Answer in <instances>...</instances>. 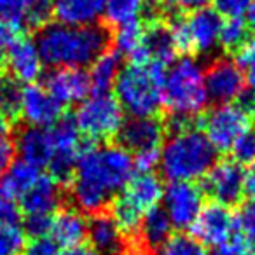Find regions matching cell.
<instances>
[{
  "mask_svg": "<svg viewBox=\"0 0 255 255\" xmlns=\"http://www.w3.org/2000/svg\"><path fill=\"white\" fill-rule=\"evenodd\" d=\"M164 184L159 175L152 173H135V177L129 180L126 189L123 191V198L129 201L136 210L142 213L156 208L163 201Z\"/></svg>",
  "mask_w": 255,
  "mask_h": 255,
  "instance_id": "obj_23",
  "label": "cell"
},
{
  "mask_svg": "<svg viewBox=\"0 0 255 255\" xmlns=\"http://www.w3.org/2000/svg\"><path fill=\"white\" fill-rule=\"evenodd\" d=\"M135 168L138 173H152L159 166V150H150V152H142L133 156Z\"/></svg>",
  "mask_w": 255,
  "mask_h": 255,
  "instance_id": "obj_43",
  "label": "cell"
},
{
  "mask_svg": "<svg viewBox=\"0 0 255 255\" xmlns=\"http://www.w3.org/2000/svg\"><path fill=\"white\" fill-rule=\"evenodd\" d=\"M46 88L61 105L81 103L91 93L88 72L84 68H54L46 79Z\"/></svg>",
  "mask_w": 255,
  "mask_h": 255,
  "instance_id": "obj_18",
  "label": "cell"
},
{
  "mask_svg": "<svg viewBox=\"0 0 255 255\" xmlns=\"http://www.w3.org/2000/svg\"><path fill=\"white\" fill-rule=\"evenodd\" d=\"M89 247L100 255H124L126 240L110 213H96L88 222Z\"/></svg>",
  "mask_w": 255,
  "mask_h": 255,
  "instance_id": "obj_21",
  "label": "cell"
},
{
  "mask_svg": "<svg viewBox=\"0 0 255 255\" xmlns=\"http://www.w3.org/2000/svg\"><path fill=\"white\" fill-rule=\"evenodd\" d=\"M163 105L171 116L192 119L208 105L205 68L196 58L182 56L166 68L163 84Z\"/></svg>",
  "mask_w": 255,
  "mask_h": 255,
  "instance_id": "obj_5",
  "label": "cell"
},
{
  "mask_svg": "<svg viewBox=\"0 0 255 255\" xmlns=\"http://www.w3.org/2000/svg\"><path fill=\"white\" fill-rule=\"evenodd\" d=\"M136 173L133 156L114 143L82 147L70 180V198L81 213H102Z\"/></svg>",
  "mask_w": 255,
  "mask_h": 255,
  "instance_id": "obj_1",
  "label": "cell"
},
{
  "mask_svg": "<svg viewBox=\"0 0 255 255\" xmlns=\"http://www.w3.org/2000/svg\"><path fill=\"white\" fill-rule=\"evenodd\" d=\"M250 40V26L245 18L226 19L220 30L219 46L227 53L238 54Z\"/></svg>",
  "mask_w": 255,
  "mask_h": 255,
  "instance_id": "obj_31",
  "label": "cell"
},
{
  "mask_svg": "<svg viewBox=\"0 0 255 255\" xmlns=\"http://www.w3.org/2000/svg\"><path fill=\"white\" fill-rule=\"evenodd\" d=\"M51 4L56 21L72 26H91L103 16L105 0H53Z\"/></svg>",
  "mask_w": 255,
  "mask_h": 255,
  "instance_id": "obj_25",
  "label": "cell"
},
{
  "mask_svg": "<svg viewBox=\"0 0 255 255\" xmlns=\"http://www.w3.org/2000/svg\"><path fill=\"white\" fill-rule=\"evenodd\" d=\"M217 163V150L194 124L171 131L159 150V170L170 182H194Z\"/></svg>",
  "mask_w": 255,
  "mask_h": 255,
  "instance_id": "obj_3",
  "label": "cell"
},
{
  "mask_svg": "<svg viewBox=\"0 0 255 255\" xmlns=\"http://www.w3.org/2000/svg\"><path fill=\"white\" fill-rule=\"evenodd\" d=\"M21 210L16 205L14 199L7 198L0 192V227L5 226H18Z\"/></svg>",
  "mask_w": 255,
  "mask_h": 255,
  "instance_id": "obj_40",
  "label": "cell"
},
{
  "mask_svg": "<svg viewBox=\"0 0 255 255\" xmlns=\"http://www.w3.org/2000/svg\"><path fill=\"white\" fill-rule=\"evenodd\" d=\"M19 116L32 128H51L63 117V105L46 86L26 84L21 89Z\"/></svg>",
  "mask_w": 255,
  "mask_h": 255,
  "instance_id": "obj_15",
  "label": "cell"
},
{
  "mask_svg": "<svg viewBox=\"0 0 255 255\" xmlns=\"http://www.w3.org/2000/svg\"><path fill=\"white\" fill-rule=\"evenodd\" d=\"M208 255H255V241L234 234L229 241H226L220 247H215Z\"/></svg>",
  "mask_w": 255,
  "mask_h": 255,
  "instance_id": "obj_38",
  "label": "cell"
},
{
  "mask_svg": "<svg viewBox=\"0 0 255 255\" xmlns=\"http://www.w3.org/2000/svg\"><path fill=\"white\" fill-rule=\"evenodd\" d=\"M40 177L39 170L21 159H16L0 178V192L11 199H21Z\"/></svg>",
  "mask_w": 255,
  "mask_h": 255,
  "instance_id": "obj_27",
  "label": "cell"
},
{
  "mask_svg": "<svg viewBox=\"0 0 255 255\" xmlns=\"http://www.w3.org/2000/svg\"><path fill=\"white\" fill-rule=\"evenodd\" d=\"M123 70V58L116 51H105L91 63L89 70V82L91 91L95 93H110L117 77Z\"/></svg>",
  "mask_w": 255,
  "mask_h": 255,
  "instance_id": "obj_28",
  "label": "cell"
},
{
  "mask_svg": "<svg viewBox=\"0 0 255 255\" xmlns=\"http://www.w3.org/2000/svg\"><path fill=\"white\" fill-rule=\"evenodd\" d=\"M53 136L54 154L49 163L51 177L58 182H70L74 177L75 164H77L79 154L82 150L81 145V133L75 126L74 119L61 117L56 124L49 128Z\"/></svg>",
  "mask_w": 255,
  "mask_h": 255,
  "instance_id": "obj_10",
  "label": "cell"
},
{
  "mask_svg": "<svg viewBox=\"0 0 255 255\" xmlns=\"http://www.w3.org/2000/svg\"><path fill=\"white\" fill-rule=\"evenodd\" d=\"M203 191L215 203L233 206L245 194V170L233 159L217 161L203 178Z\"/></svg>",
  "mask_w": 255,
  "mask_h": 255,
  "instance_id": "obj_12",
  "label": "cell"
},
{
  "mask_svg": "<svg viewBox=\"0 0 255 255\" xmlns=\"http://www.w3.org/2000/svg\"><path fill=\"white\" fill-rule=\"evenodd\" d=\"M177 51L178 49L173 40V35H171L170 25L152 23L147 28H143L142 61H149V63H157L166 67L168 63L173 61Z\"/></svg>",
  "mask_w": 255,
  "mask_h": 255,
  "instance_id": "obj_24",
  "label": "cell"
},
{
  "mask_svg": "<svg viewBox=\"0 0 255 255\" xmlns=\"http://www.w3.org/2000/svg\"><path fill=\"white\" fill-rule=\"evenodd\" d=\"M49 238L65 250L82 245L88 238V220L75 208L58 210L51 220Z\"/></svg>",
  "mask_w": 255,
  "mask_h": 255,
  "instance_id": "obj_22",
  "label": "cell"
},
{
  "mask_svg": "<svg viewBox=\"0 0 255 255\" xmlns=\"http://www.w3.org/2000/svg\"><path fill=\"white\" fill-rule=\"evenodd\" d=\"M51 220L53 217H44V215H32L25 219V233L33 238H44L49 236L51 231Z\"/></svg>",
  "mask_w": 255,
  "mask_h": 255,
  "instance_id": "obj_42",
  "label": "cell"
},
{
  "mask_svg": "<svg viewBox=\"0 0 255 255\" xmlns=\"http://www.w3.org/2000/svg\"><path fill=\"white\" fill-rule=\"evenodd\" d=\"M53 14L51 0H0V21L9 28H42Z\"/></svg>",
  "mask_w": 255,
  "mask_h": 255,
  "instance_id": "obj_16",
  "label": "cell"
},
{
  "mask_svg": "<svg viewBox=\"0 0 255 255\" xmlns=\"http://www.w3.org/2000/svg\"><path fill=\"white\" fill-rule=\"evenodd\" d=\"M25 247V231L18 226L0 227V255H21Z\"/></svg>",
  "mask_w": 255,
  "mask_h": 255,
  "instance_id": "obj_35",
  "label": "cell"
},
{
  "mask_svg": "<svg viewBox=\"0 0 255 255\" xmlns=\"http://www.w3.org/2000/svg\"><path fill=\"white\" fill-rule=\"evenodd\" d=\"M203 206V189L194 182H170V185L164 187L163 210L175 229H192Z\"/></svg>",
  "mask_w": 255,
  "mask_h": 255,
  "instance_id": "obj_9",
  "label": "cell"
},
{
  "mask_svg": "<svg viewBox=\"0 0 255 255\" xmlns=\"http://www.w3.org/2000/svg\"><path fill=\"white\" fill-rule=\"evenodd\" d=\"M9 129H11V121L0 112V138H7Z\"/></svg>",
  "mask_w": 255,
  "mask_h": 255,
  "instance_id": "obj_51",
  "label": "cell"
},
{
  "mask_svg": "<svg viewBox=\"0 0 255 255\" xmlns=\"http://www.w3.org/2000/svg\"><path fill=\"white\" fill-rule=\"evenodd\" d=\"M240 67H250V65L255 63V37L254 39L248 40V44L243 47V49L238 53V61H236Z\"/></svg>",
  "mask_w": 255,
  "mask_h": 255,
  "instance_id": "obj_45",
  "label": "cell"
},
{
  "mask_svg": "<svg viewBox=\"0 0 255 255\" xmlns=\"http://www.w3.org/2000/svg\"><path fill=\"white\" fill-rule=\"evenodd\" d=\"M74 123L81 136L102 142L117 136L124 124V112L110 93H93L75 109Z\"/></svg>",
  "mask_w": 255,
  "mask_h": 255,
  "instance_id": "obj_6",
  "label": "cell"
},
{
  "mask_svg": "<svg viewBox=\"0 0 255 255\" xmlns=\"http://www.w3.org/2000/svg\"><path fill=\"white\" fill-rule=\"evenodd\" d=\"M245 194L250 196V199H255V164L245 171Z\"/></svg>",
  "mask_w": 255,
  "mask_h": 255,
  "instance_id": "obj_48",
  "label": "cell"
},
{
  "mask_svg": "<svg viewBox=\"0 0 255 255\" xmlns=\"http://www.w3.org/2000/svg\"><path fill=\"white\" fill-rule=\"evenodd\" d=\"M157 255H208L205 245H201L194 236L178 233L170 236V240L157 250Z\"/></svg>",
  "mask_w": 255,
  "mask_h": 255,
  "instance_id": "obj_34",
  "label": "cell"
},
{
  "mask_svg": "<svg viewBox=\"0 0 255 255\" xmlns=\"http://www.w3.org/2000/svg\"><path fill=\"white\" fill-rule=\"evenodd\" d=\"M114 51L121 58L126 56L131 63L142 61V44H143V26L140 23H131L116 28L112 37Z\"/></svg>",
  "mask_w": 255,
  "mask_h": 255,
  "instance_id": "obj_30",
  "label": "cell"
},
{
  "mask_svg": "<svg viewBox=\"0 0 255 255\" xmlns=\"http://www.w3.org/2000/svg\"><path fill=\"white\" fill-rule=\"evenodd\" d=\"M5 65H7L9 77L16 82L35 84L44 70L42 58L37 49L35 40L28 37H16L5 51Z\"/></svg>",
  "mask_w": 255,
  "mask_h": 255,
  "instance_id": "obj_17",
  "label": "cell"
},
{
  "mask_svg": "<svg viewBox=\"0 0 255 255\" xmlns=\"http://www.w3.org/2000/svg\"><path fill=\"white\" fill-rule=\"evenodd\" d=\"M171 229H173V226H171L170 219H168V215L164 213L163 208L156 206V208L143 213L138 233H136L140 234L143 255H149L152 252L159 250L170 240Z\"/></svg>",
  "mask_w": 255,
  "mask_h": 255,
  "instance_id": "obj_26",
  "label": "cell"
},
{
  "mask_svg": "<svg viewBox=\"0 0 255 255\" xmlns=\"http://www.w3.org/2000/svg\"><path fill=\"white\" fill-rule=\"evenodd\" d=\"M233 152V161H236L238 164H255V128H250L247 133L238 138V142L231 149Z\"/></svg>",
  "mask_w": 255,
  "mask_h": 255,
  "instance_id": "obj_36",
  "label": "cell"
},
{
  "mask_svg": "<svg viewBox=\"0 0 255 255\" xmlns=\"http://www.w3.org/2000/svg\"><path fill=\"white\" fill-rule=\"evenodd\" d=\"M215 9L213 11L226 19L245 18L254 7L255 0H212Z\"/></svg>",
  "mask_w": 255,
  "mask_h": 255,
  "instance_id": "obj_37",
  "label": "cell"
},
{
  "mask_svg": "<svg viewBox=\"0 0 255 255\" xmlns=\"http://www.w3.org/2000/svg\"><path fill=\"white\" fill-rule=\"evenodd\" d=\"M224 19L213 9L205 7L189 12L187 18H177L170 25L178 51L210 54L219 46Z\"/></svg>",
  "mask_w": 255,
  "mask_h": 255,
  "instance_id": "obj_7",
  "label": "cell"
},
{
  "mask_svg": "<svg viewBox=\"0 0 255 255\" xmlns=\"http://www.w3.org/2000/svg\"><path fill=\"white\" fill-rule=\"evenodd\" d=\"M58 255H100L96 250H93L89 245H77V247H72V248H65L63 252H60Z\"/></svg>",
  "mask_w": 255,
  "mask_h": 255,
  "instance_id": "obj_49",
  "label": "cell"
},
{
  "mask_svg": "<svg viewBox=\"0 0 255 255\" xmlns=\"http://www.w3.org/2000/svg\"><path fill=\"white\" fill-rule=\"evenodd\" d=\"M254 119L255 116L241 102L215 105L203 117L201 131L217 152H226L233 149L238 138L250 129Z\"/></svg>",
  "mask_w": 255,
  "mask_h": 255,
  "instance_id": "obj_8",
  "label": "cell"
},
{
  "mask_svg": "<svg viewBox=\"0 0 255 255\" xmlns=\"http://www.w3.org/2000/svg\"><path fill=\"white\" fill-rule=\"evenodd\" d=\"M14 39H16L14 30L9 28L7 25H4V23L0 21V54L7 51V47L11 46Z\"/></svg>",
  "mask_w": 255,
  "mask_h": 255,
  "instance_id": "obj_47",
  "label": "cell"
},
{
  "mask_svg": "<svg viewBox=\"0 0 255 255\" xmlns=\"http://www.w3.org/2000/svg\"><path fill=\"white\" fill-rule=\"evenodd\" d=\"M205 88L208 100L217 105L236 103L247 91L241 67L233 60H215L205 70Z\"/></svg>",
  "mask_w": 255,
  "mask_h": 255,
  "instance_id": "obj_11",
  "label": "cell"
},
{
  "mask_svg": "<svg viewBox=\"0 0 255 255\" xmlns=\"http://www.w3.org/2000/svg\"><path fill=\"white\" fill-rule=\"evenodd\" d=\"M147 9V0H105L103 16L114 28L131 23H140V18Z\"/></svg>",
  "mask_w": 255,
  "mask_h": 255,
  "instance_id": "obj_29",
  "label": "cell"
},
{
  "mask_svg": "<svg viewBox=\"0 0 255 255\" xmlns=\"http://www.w3.org/2000/svg\"><path fill=\"white\" fill-rule=\"evenodd\" d=\"M21 89L23 88H19V82H16L14 79L0 75V112L9 121L19 116Z\"/></svg>",
  "mask_w": 255,
  "mask_h": 255,
  "instance_id": "obj_33",
  "label": "cell"
},
{
  "mask_svg": "<svg viewBox=\"0 0 255 255\" xmlns=\"http://www.w3.org/2000/svg\"><path fill=\"white\" fill-rule=\"evenodd\" d=\"M194 238L201 245L220 247L234 236L236 231V215L220 203L210 201L203 206L198 220L192 226Z\"/></svg>",
  "mask_w": 255,
  "mask_h": 255,
  "instance_id": "obj_13",
  "label": "cell"
},
{
  "mask_svg": "<svg viewBox=\"0 0 255 255\" xmlns=\"http://www.w3.org/2000/svg\"><path fill=\"white\" fill-rule=\"evenodd\" d=\"M248 26H250V30H254L255 32V4H254V7L250 9V12H248Z\"/></svg>",
  "mask_w": 255,
  "mask_h": 255,
  "instance_id": "obj_52",
  "label": "cell"
},
{
  "mask_svg": "<svg viewBox=\"0 0 255 255\" xmlns=\"http://www.w3.org/2000/svg\"><path fill=\"white\" fill-rule=\"evenodd\" d=\"M178 9L182 11H187V12H194L199 11V9H205L208 7V4L212 0H171Z\"/></svg>",
  "mask_w": 255,
  "mask_h": 255,
  "instance_id": "obj_46",
  "label": "cell"
},
{
  "mask_svg": "<svg viewBox=\"0 0 255 255\" xmlns=\"http://www.w3.org/2000/svg\"><path fill=\"white\" fill-rule=\"evenodd\" d=\"M236 229L241 236L255 241V199H248L241 205L236 213Z\"/></svg>",
  "mask_w": 255,
  "mask_h": 255,
  "instance_id": "obj_39",
  "label": "cell"
},
{
  "mask_svg": "<svg viewBox=\"0 0 255 255\" xmlns=\"http://www.w3.org/2000/svg\"><path fill=\"white\" fill-rule=\"evenodd\" d=\"M164 74L166 67L149 61L124 67L114 84L123 112L129 117H156L163 107Z\"/></svg>",
  "mask_w": 255,
  "mask_h": 255,
  "instance_id": "obj_4",
  "label": "cell"
},
{
  "mask_svg": "<svg viewBox=\"0 0 255 255\" xmlns=\"http://www.w3.org/2000/svg\"><path fill=\"white\" fill-rule=\"evenodd\" d=\"M58 254H60V247L49 236H44V238H33L25 247L21 255H58Z\"/></svg>",
  "mask_w": 255,
  "mask_h": 255,
  "instance_id": "obj_41",
  "label": "cell"
},
{
  "mask_svg": "<svg viewBox=\"0 0 255 255\" xmlns=\"http://www.w3.org/2000/svg\"><path fill=\"white\" fill-rule=\"evenodd\" d=\"M110 217H112L114 222L117 224L121 233L126 236V234L138 233V227H140V222H142L143 213L140 212V210H136L129 201H126L123 196H119V198L114 199Z\"/></svg>",
  "mask_w": 255,
  "mask_h": 255,
  "instance_id": "obj_32",
  "label": "cell"
},
{
  "mask_svg": "<svg viewBox=\"0 0 255 255\" xmlns=\"http://www.w3.org/2000/svg\"><path fill=\"white\" fill-rule=\"evenodd\" d=\"M166 135V124L157 117H129L119 131L121 147L131 156L161 150Z\"/></svg>",
  "mask_w": 255,
  "mask_h": 255,
  "instance_id": "obj_14",
  "label": "cell"
},
{
  "mask_svg": "<svg viewBox=\"0 0 255 255\" xmlns=\"http://www.w3.org/2000/svg\"><path fill=\"white\" fill-rule=\"evenodd\" d=\"M61 187L60 182L51 175H40L28 192L19 199L21 212L26 217L44 215L53 217L61 206Z\"/></svg>",
  "mask_w": 255,
  "mask_h": 255,
  "instance_id": "obj_20",
  "label": "cell"
},
{
  "mask_svg": "<svg viewBox=\"0 0 255 255\" xmlns=\"http://www.w3.org/2000/svg\"><path fill=\"white\" fill-rule=\"evenodd\" d=\"M14 150L19 154V159L35 166L37 170L49 166L54 154L53 136L49 128H25L18 133L14 142Z\"/></svg>",
  "mask_w": 255,
  "mask_h": 255,
  "instance_id": "obj_19",
  "label": "cell"
},
{
  "mask_svg": "<svg viewBox=\"0 0 255 255\" xmlns=\"http://www.w3.org/2000/svg\"><path fill=\"white\" fill-rule=\"evenodd\" d=\"M245 82L248 86V93L255 98V63L247 67V74H245Z\"/></svg>",
  "mask_w": 255,
  "mask_h": 255,
  "instance_id": "obj_50",
  "label": "cell"
},
{
  "mask_svg": "<svg viewBox=\"0 0 255 255\" xmlns=\"http://www.w3.org/2000/svg\"><path fill=\"white\" fill-rule=\"evenodd\" d=\"M35 44L44 65L53 68H84L105 53L110 35L98 25L72 26L53 21L39 28Z\"/></svg>",
  "mask_w": 255,
  "mask_h": 255,
  "instance_id": "obj_2",
  "label": "cell"
},
{
  "mask_svg": "<svg viewBox=\"0 0 255 255\" xmlns=\"http://www.w3.org/2000/svg\"><path fill=\"white\" fill-rule=\"evenodd\" d=\"M14 143L9 138H0V178L4 177L5 170L14 161Z\"/></svg>",
  "mask_w": 255,
  "mask_h": 255,
  "instance_id": "obj_44",
  "label": "cell"
},
{
  "mask_svg": "<svg viewBox=\"0 0 255 255\" xmlns=\"http://www.w3.org/2000/svg\"><path fill=\"white\" fill-rule=\"evenodd\" d=\"M156 4H159V5H164V4H170L171 0H154Z\"/></svg>",
  "mask_w": 255,
  "mask_h": 255,
  "instance_id": "obj_53",
  "label": "cell"
}]
</instances>
